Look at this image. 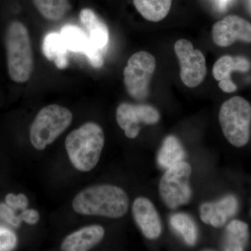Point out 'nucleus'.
Masks as SVG:
<instances>
[{"label": "nucleus", "mask_w": 251, "mask_h": 251, "mask_svg": "<svg viewBox=\"0 0 251 251\" xmlns=\"http://www.w3.org/2000/svg\"><path fill=\"white\" fill-rule=\"evenodd\" d=\"M77 214L120 219L126 214L129 198L122 188L111 184L90 186L77 193L72 202Z\"/></svg>", "instance_id": "obj_1"}, {"label": "nucleus", "mask_w": 251, "mask_h": 251, "mask_svg": "<svg viewBox=\"0 0 251 251\" xmlns=\"http://www.w3.org/2000/svg\"><path fill=\"white\" fill-rule=\"evenodd\" d=\"M105 144L101 127L87 122L73 130L65 140L66 150L73 166L80 172H89L98 164Z\"/></svg>", "instance_id": "obj_2"}, {"label": "nucleus", "mask_w": 251, "mask_h": 251, "mask_svg": "<svg viewBox=\"0 0 251 251\" xmlns=\"http://www.w3.org/2000/svg\"><path fill=\"white\" fill-rule=\"evenodd\" d=\"M4 43L10 77L17 83L27 82L34 69L32 47L27 27L20 21L10 23L5 32Z\"/></svg>", "instance_id": "obj_3"}, {"label": "nucleus", "mask_w": 251, "mask_h": 251, "mask_svg": "<svg viewBox=\"0 0 251 251\" xmlns=\"http://www.w3.org/2000/svg\"><path fill=\"white\" fill-rule=\"evenodd\" d=\"M72 112L65 107L51 104L41 109L34 119L29 131L31 145L43 150L53 143L72 124Z\"/></svg>", "instance_id": "obj_4"}, {"label": "nucleus", "mask_w": 251, "mask_h": 251, "mask_svg": "<svg viewBox=\"0 0 251 251\" xmlns=\"http://www.w3.org/2000/svg\"><path fill=\"white\" fill-rule=\"evenodd\" d=\"M219 120L226 139L236 148H242L250 138L251 105L246 99L234 97L220 109Z\"/></svg>", "instance_id": "obj_5"}, {"label": "nucleus", "mask_w": 251, "mask_h": 251, "mask_svg": "<svg viewBox=\"0 0 251 251\" xmlns=\"http://www.w3.org/2000/svg\"><path fill=\"white\" fill-rule=\"evenodd\" d=\"M192 168L187 162H181L166 170L159 182L162 201L168 208L175 209L187 204L192 197L190 186Z\"/></svg>", "instance_id": "obj_6"}, {"label": "nucleus", "mask_w": 251, "mask_h": 251, "mask_svg": "<svg viewBox=\"0 0 251 251\" xmlns=\"http://www.w3.org/2000/svg\"><path fill=\"white\" fill-rule=\"evenodd\" d=\"M156 69V59L146 51L133 54L124 70L127 92L137 100H145L150 94V84Z\"/></svg>", "instance_id": "obj_7"}, {"label": "nucleus", "mask_w": 251, "mask_h": 251, "mask_svg": "<svg viewBox=\"0 0 251 251\" xmlns=\"http://www.w3.org/2000/svg\"><path fill=\"white\" fill-rule=\"evenodd\" d=\"M174 49L179 59L180 77L183 83L190 88L201 85L206 74L204 54L199 50H194L192 43L186 39L176 41Z\"/></svg>", "instance_id": "obj_8"}, {"label": "nucleus", "mask_w": 251, "mask_h": 251, "mask_svg": "<svg viewBox=\"0 0 251 251\" xmlns=\"http://www.w3.org/2000/svg\"><path fill=\"white\" fill-rule=\"evenodd\" d=\"M116 118L120 128L125 130L126 136L133 139L139 134L140 124H156L159 121L160 113L151 105L123 103L117 109Z\"/></svg>", "instance_id": "obj_9"}, {"label": "nucleus", "mask_w": 251, "mask_h": 251, "mask_svg": "<svg viewBox=\"0 0 251 251\" xmlns=\"http://www.w3.org/2000/svg\"><path fill=\"white\" fill-rule=\"evenodd\" d=\"M216 45L227 47L235 41L251 43V24L244 18L230 15L216 23L211 30Z\"/></svg>", "instance_id": "obj_10"}, {"label": "nucleus", "mask_w": 251, "mask_h": 251, "mask_svg": "<svg viewBox=\"0 0 251 251\" xmlns=\"http://www.w3.org/2000/svg\"><path fill=\"white\" fill-rule=\"evenodd\" d=\"M132 213L135 223L145 237L156 239L161 236L162 224L159 214L148 198H136L132 205Z\"/></svg>", "instance_id": "obj_11"}, {"label": "nucleus", "mask_w": 251, "mask_h": 251, "mask_svg": "<svg viewBox=\"0 0 251 251\" xmlns=\"http://www.w3.org/2000/svg\"><path fill=\"white\" fill-rule=\"evenodd\" d=\"M238 206L237 198L233 195H228L215 202L201 204L200 217L204 224L220 228L237 213Z\"/></svg>", "instance_id": "obj_12"}, {"label": "nucleus", "mask_w": 251, "mask_h": 251, "mask_svg": "<svg viewBox=\"0 0 251 251\" xmlns=\"http://www.w3.org/2000/svg\"><path fill=\"white\" fill-rule=\"evenodd\" d=\"M105 236V229L99 225L86 226L68 235L61 249L64 251H86L97 246Z\"/></svg>", "instance_id": "obj_13"}, {"label": "nucleus", "mask_w": 251, "mask_h": 251, "mask_svg": "<svg viewBox=\"0 0 251 251\" xmlns=\"http://www.w3.org/2000/svg\"><path fill=\"white\" fill-rule=\"evenodd\" d=\"M80 20L87 31L91 44L105 52L109 41V30L106 24L94 11L87 8L81 10Z\"/></svg>", "instance_id": "obj_14"}, {"label": "nucleus", "mask_w": 251, "mask_h": 251, "mask_svg": "<svg viewBox=\"0 0 251 251\" xmlns=\"http://www.w3.org/2000/svg\"><path fill=\"white\" fill-rule=\"evenodd\" d=\"M43 53L47 59L54 62L59 69L68 67V49L60 33L50 32L43 41Z\"/></svg>", "instance_id": "obj_15"}, {"label": "nucleus", "mask_w": 251, "mask_h": 251, "mask_svg": "<svg viewBox=\"0 0 251 251\" xmlns=\"http://www.w3.org/2000/svg\"><path fill=\"white\" fill-rule=\"evenodd\" d=\"M249 226L239 220L230 221L225 230L223 250L244 251L249 241Z\"/></svg>", "instance_id": "obj_16"}, {"label": "nucleus", "mask_w": 251, "mask_h": 251, "mask_svg": "<svg viewBox=\"0 0 251 251\" xmlns=\"http://www.w3.org/2000/svg\"><path fill=\"white\" fill-rule=\"evenodd\" d=\"M250 69L251 64L247 59L242 57L225 55L220 57L214 64L212 74L216 80L226 82L232 81L230 75L232 72H247Z\"/></svg>", "instance_id": "obj_17"}, {"label": "nucleus", "mask_w": 251, "mask_h": 251, "mask_svg": "<svg viewBox=\"0 0 251 251\" xmlns=\"http://www.w3.org/2000/svg\"><path fill=\"white\" fill-rule=\"evenodd\" d=\"M185 157L186 152L179 140L173 135H169L163 140L157 155V162L160 166L167 170L184 161Z\"/></svg>", "instance_id": "obj_18"}, {"label": "nucleus", "mask_w": 251, "mask_h": 251, "mask_svg": "<svg viewBox=\"0 0 251 251\" xmlns=\"http://www.w3.org/2000/svg\"><path fill=\"white\" fill-rule=\"evenodd\" d=\"M135 9L147 21L159 22L168 16L173 0H133Z\"/></svg>", "instance_id": "obj_19"}, {"label": "nucleus", "mask_w": 251, "mask_h": 251, "mask_svg": "<svg viewBox=\"0 0 251 251\" xmlns=\"http://www.w3.org/2000/svg\"><path fill=\"white\" fill-rule=\"evenodd\" d=\"M170 224L188 246L193 247L198 240V227L192 218L184 213H176L170 218Z\"/></svg>", "instance_id": "obj_20"}, {"label": "nucleus", "mask_w": 251, "mask_h": 251, "mask_svg": "<svg viewBox=\"0 0 251 251\" xmlns=\"http://www.w3.org/2000/svg\"><path fill=\"white\" fill-rule=\"evenodd\" d=\"M61 36L69 50L77 53L85 54L91 43L85 31L73 25H67L61 29Z\"/></svg>", "instance_id": "obj_21"}, {"label": "nucleus", "mask_w": 251, "mask_h": 251, "mask_svg": "<svg viewBox=\"0 0 251 251\" xmlns=\"http://www.w3.org/2000/svg\"><path fill=\"white\" fill-rule=\"evenodd\" d=\"M43 17L50 21H59L65 16L69 9V0H32Z\"/></svg>", "instance_id": "obj_22"}, {"label": "nucleus", "mask_w": 251, "mask_h": 251, "mask_svg": "<svg viewBox=\"0 0 251 251\" xmlns=\"http://www.w3.org/2000/svg\"><path fill=\"white\" fill-rule=\"evenodd\" d=\"M17 237L7 227L0 226V251H11L16 247Z\"/></svg>", "instance_id": "obj_23"}, {"label": "nucleus", "mask_w": 251, "mask_h": 251, "mask_svg": "<svg viewBox=\"0 0 251 251\" xmlns=\"http://www.w3.org/2000/svg\"><path fill=\"white\" fill-rule=\"evenodd\" d=\"M0 219L15 227H19L22 221L21 216L15 214L12 208L10 207L7 204L3 203L0 204Z\"/></svg>", "instance_id": "obj_24"}, {"label": "nucleus", "mask_w": 251, "mask_h": 251, "mask_svg": "<svg viewBox=\"0 0 251 251\" xmlns=\"http://www.w3.org/2000/svg\"><path fill=\"white\" fill-rule=\"evenodd\" d=\"M6 204L13 209H21L25 210L28 206V199L25 195L20 193L15 195L14 193H9L5 198Z\"/></svg>", "instance_id": "obj_25"}, {"label": "nucleus", "mask_w": 251, "mask_h": 251, "mask_svg": "<svg viewBox=\"0 0 251 251\" xmlns=\"http://www.w3.org/2000/svg\"><path fill=\"white\" fill-rule=\"evenodd\" d=\"M20 216L22 221L25 222L26 224L31 225V226L37 224L40 219L39 212L35 209H25Z\"/></svg>", "instance_id": "obj_26"}, {"label": "nucleus", "mask_w": 251, "mask_h": 251, "mask_svg": "<svg viewBox=\"0 0 251 251\" xmlns=\"http://www.w3.org/2000/svg\"><path fill=\"white\" fill-rule=\"evenodd\" d=\"M221 4L224 6V5H226L227 2L229 1V0H219Z\"/></svg>", "instance_id": "obj_27"}]
</instances>
